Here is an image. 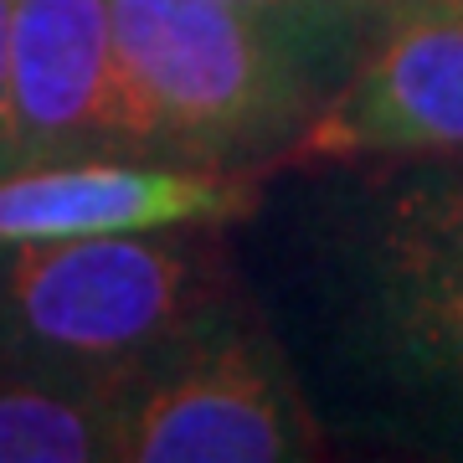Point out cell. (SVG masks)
<instances>
[{
    "label": "cell",
    "instance_id": "6da1fadb",
    "mask_svg": "<svg viewBox=\"0 0 463 463\" xmlns=\"http://www.w3.org/2000/svg\"><path fill=\"white\" fill-rule=\"evenodd\" d=\"M109 26L149 155L181 165L294 145L330 99L325 67L232 0H109Z\"/></svg>",
    "mask_w": 463,
    "mask_h": 463
},
{
    "label": "cell",
    "instance_id": "7a4b0ae2",
    "mask_svg": "<svg viewBox=\"0 0 463 463\" xmlns=\"http://www.w3.org/2000/svg\"><path fill=\"white\" fill-rule=\"evenodd\" d=\"M0 252V330L42 371L124 386L222 319V273L201 237L109 232Z\"/></svg>",
    "mask_w": 463,
    "mask_h": 463
},
{
    "label": "cell",
    "instance_id": "3957f363",
    "mask_svg": "<svg viewBox=\"0 0 463 463\" xmlns=\"http://www.w3.org/2000/svg\"><path fill=\"white\" fill-rule=\"evenodd\" d=\"M325 432L263 335L206 330L118 386L114 458L129 463H294Z\"/></svg>",
    "mask_w": 463,
    "mask_h": 463
},
{
    "label": "cell",
    "instance_id": "277c9868",
    "mask_svg": "<svg viewBox=\"0 0 463 463\" xmlns=\"http://www.w3.org/2000/svg\"><path fill=\"white\" fill-rule=\"evenodd\" d=\"M294 155H463V5L402 0L386 11Z\"/></svg>",
    "mask_w": 463,
    "mask_h": 463
},
{
    "label": "cell",
    "instance_id": "5b68a950",
    "mask_svg": "<svg viewBox=\"0 0 463 463\" xmlns=\"http://www.w3.org/2000/svg\"><path fill=\"white\" fill-rule=\"evenodd\" d=\"M11 149L21 165L149 155L114 57L109 0H16L11 11Z\"/></svg>",
    "mask_w": 463,
    "mask_h": 463
},
{
    "label": "cell",
    "instance_id": "8992f818",
    "mask_svg": "<svg viewBox=\"0 0 463 463\" xmlns=\"http://www.w3.org/2000/svg\"><path fill=\"white\" fill-rule=\"evenodd\" d=\"M252 206L248 181L212 165H114L62 160L0 175V248L109 232L216 227Z\"/></svg>",
    "mask_w": 463,
    "mask_h": 463
},
{
    "label": "cell",
    "instance_id": "52a82bcc",
    "mask_svg": "<svg viewBox=\"0 0 463 463\" xmlns=\"http://www.w3.org/2000/svg\"><path fill=\"white\" fill-rule=\"evenodd\" d=\"M381 315L397 350L463 392V206L412 185L381 232Z\"/></svg>",
    "mask_w": 463,
    "mask_h": 463
},
{
    "label": "cell",
    "instance_id": "ba28073f",
    "mask_svg": "<svg viewBox=\"0 0 463 463\" xmlns=\"http://www.w3.org/2000/svg\"><path fill=\"white\" fill-rule=\"evenodd\" d=\"M118 386L62 371L0 376V463L114 458Z\"/></svg>",
    "mask_w": 463,
    "mask_h": 463
},
{
    "label": "cell",
    "instance_id": "9c48e42d",
    "mask_svg": "<svg viewBox=\"0 0 463 463\" xmlns=\"http://www.w3.org/2000/svg\"><path fill=\"white\" fill-rule=\"evenodd\" d=\"M232 5H242L252 16L273 21L279 32H288L298 47L325 67V78H330V67H340V57H345L365 32L340 0H232Z\"/></svg>",
    "mask_w": 463,
    "mask_h": 463
},
{
    "label": "cell",
    "instance_id": "30bf717a",
    "mask_svg": "<svg viewBox=\"0 0 463 463\" xmlns=\"http://www.w3.org/2000/svg\"><path fill=\"white\" fill-rule=\"evenodd\" d=\"M11 11H16V0H0V175L16 170V149H11Z\"/></svg>",
    "mask_w": 463,
    "mask_h": 463
},
{
    "label": "cell",
    "instance_id": "8fae6325",
    "mask_svg": "<svg viewBox=\"0 0 463 463\" xmlns=\"http://www.w3.org/2000/svg\"><path fill=\"white\" fill-rule=\"evenodd\" d=\"M417 185H428L432 196L448 201V206H463V165L448 170V175H432V181H417Z\"/></svg>",
    "mask_w": 463,
    "mask_h": 463
},
{
    "label": "cell",
    "instance_id": "7c38bea8",
    "mask_svg": "<svg viewBox=\"0 0 463 463\" xmlns=\"http://www.w3.org/2000/svg\"><path fill=\"white\" fill-rule=\"evenodd\" d=\"M340 5H345L350 16L361 21V26H376V21L386 16V11H397L402 0H340Z\"/></svg>",
    "mask_w": 463,
    "mask_h": 463
},
{
    "label": "cell",
    "instance_id": "4fadbf2b",
    "mask_svg": "<svg viewBox=\"0 0 463 463\" xmlns=\"http://www.w3.org/2000/svg\"><path fill=\"white\" fill-rule=\"evenodd\" d=\"M453 5H463V0H453Z\"/></svg>",
    "mask_w": 463,
    "mask_h": 463
}]
</instances>
